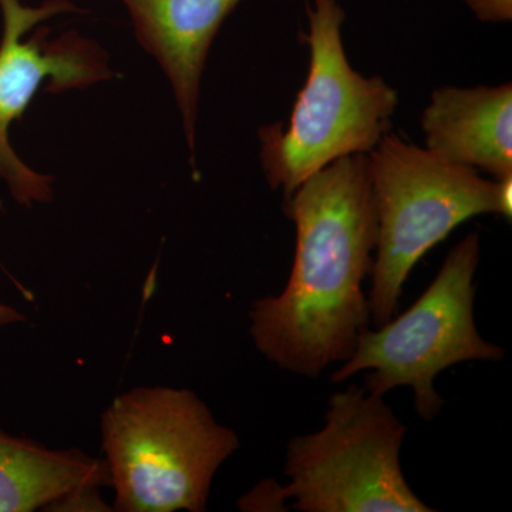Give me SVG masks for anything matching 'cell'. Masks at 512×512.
<instances>
[{
	"label": "cell",
	"mask_w": 512,
	"mask_h": 512,
	"mask_svg": "<svg viewBox=\"0 0 512 512\" xmlns=\"http://www.w3.org/2000/svg\"><path fill=\"white\" fill-rule=\"evenodd\" d=\"M296 248L284 291L252 303L255 348L279 369L318 379L352 356L370 319L377 220L367 154L336 160L285 198Z\"/></svg>",
	"instance_id": "cell-1"
},
{
	"label": "cell",
	"mask_w": 512,
	"mask_h": 512,
	"mask_svg": "<svg viewBox=\"0 0 512 512\" xmlns=\"http://www.w3.org/2000/svg\"><path fill=\"white\" fill-rule=\"evenodd\" d=\"M306 15L309 30L301 35L309 47L306 82L288 123L258 130L266 183L284 198L336 160L369 154L392 131L399 106V93L382 76H363L350 64L339 0H311Z\"/></svg>",
	"instance_id": "cell-2"
},
{
	"label": "cell",
	"mask_w": 512,
	"mask_h": 512,
	"mask_svg": "<svg viewBox=\"0 0 512 512\" xmlns=\"http://www.w3.org/2000/svg\"><path fill=\"white\" fill-rule=\"evenodd\" d=\"M103 450L121 512H202L212 481L239 447L188 389L137 387L101 417Z\"/></svg>",
	"instance_id": "cell-3"
},
{
	"label": "cell",
	"mask_w": 512,
	"mask_h": 512,
	"mask_svg": "<svg viewBox=\"0 0 512 512\" xmlns=\"http://www.w3.org/2000/svg\"><path fill=\"white\" fill-rule=\"evenodd\" d=\"M377 245L370 285L376 328L399 309L414 266L457 227L478 215H498L497 180L414 146L390 131L369 154Z\"/></svg>",
	"instance_id": "cell-4"
},
{
	"label": "cell",
	"mask_w": 512,
	"mask_h": 512,
	"mask_svg": "<svg viewBox=\"0 0 512 512\" xmlns=\"http://www.w3.org/2000/svg\"><path fill=\"white\" fill-rule=\"evenodd\" d=\"M480 264V237L471 232L448 252L439 274L402 315L377 330H363L352 356L332 373V383H345L367 372V392L413 390L421 419L439 416L443 399L434 379L448 367L471 360L500 362L504 350L487 342L474 319V276Z\"/></svg>",
	"instance_id": "cell-5"
},
{
	"label": "cell",
	"mask_w": 512,
	"mask_h": 512,
	"mask_svg": "<svg viewBox=\"0 0 512 512\" xmlns=\"http://www.w3.org/2000/svg\"><path fill=\"white\" fill-rule=\"evenodd\" d=\"M406 426L380 394L349 386L330 396L325 426L286 448L284 498L301 512H430L400 464Z\"/></svg>",
	"instance_id": "cell-6"
},
{
	"label": "cell",
	"mask_w": 512,
	"mask_h": 512,
	"mask_svg": "<svg viewBox=\"0 0 512 512\" xmlns=\"http://www.w3.org/2000/svg\"><path fill=\"white\" fill-rule=\"evenodd\" d=\"M3 33L0 40V180L19 204L49 202L53 178L23 163L9 143V128L28 110L42 84L50 93L84 89L111 79L106 52L92 40L69 32L47 39L40 28L28 40L23 36L39 23L62 15L82 13L70 0H46L39 8L20 0H0Z\"/></svg>",
	"instance_id": "cell-7"
},
{
	"label": "cell",
	"mask_w": 512,
	"mask_h": 512,
	"mask_svg": "<svg viewBox=\"0 0 512 512\" xmlns=\"http://www.w3.org/2000/svg\"><path fill=\"white\" fill-rule=\"evenodd\" d=\"M242 0H121L137 42L160 64L183 120L191 165H195L201 79L208 53Z\"/></svg>",
	"instance_id": "cell-8"
},
{
	"label": "cell",
	"mask_w": 512,
	"mask_h": 512,
	"mask_svg": "<svg viewBox=\"0 0 512 512\" xmlns=\"http://www.w3.org/2000/svg\"><path fill=\"white\" fill-rule=\"evenodd\" d=\"M420 123L431 153L494 180L512 175L511 83L439 87Z\"/></svg>",
	"instance_id": "cell-9"
},
{
	"label": "cell",
	"mask_w": 512,
	"mask_h": 512,
	"mask_svg": "<svg viewBox=\"0 0 512 512\" xmlns=\"http://www.w3.org/2000/svg\"><path fill=\"white\" fill-rule=\"evenodd\" d=\"M110 485L106 461L52 450L0 430V512H30L86 501Z\"/></svg>",
	"instance_id": "cell-10"
},
{
	"label": "cell",
	"mask_w": 512,
	"mask_h": 512,
	"mask_svg": "<svg viewBox=\"0 0 512 512\" xmlns=\"http://www.w3.org/2000/svg\"><path fill=\"white\" fill-rule=\"evenodd\" d=\"M474 16L485 23H507L512 19V0H463Z\"/></svg>",
	"instance_id": "cell-11"
},
{
	"label": "cell",
	"mask_w": 512,
	"mask_h": 512,
	"mask_svg": "<svg viewBox=\"0 0 512 512\" xmlns=\"http://www.w3.org/2000/svg\"><path fill=\"white\" fill-rule=\"evenodd\" d=\"M498 215L511 221L512 217V175L498 178Z\"/></svg>",
	"instance_id": "cell-12"
},
{
	"label": "cell",
	"mask_w": 512,
	"mask_h": 512,
	"mask_svg": "<svg viewBox=\"0 0 512 512\" xmlns=\"http://www.w3.org/2000/svg\"><path fill=\"white\" fill-rule=\"evenodd\" d=\"M23 320H25V316L18 309L5 305V303H0V328L13 325V323L23 322Z\"/></svg>",
	"instance_id": "cell-13"
}]
</instances>
